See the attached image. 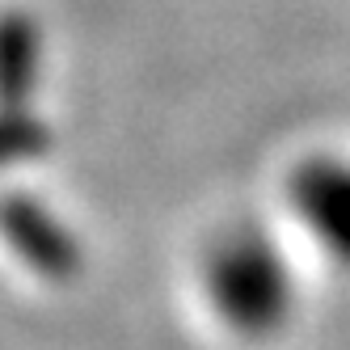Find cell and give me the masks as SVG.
Returning <instances> with one entry per match:
<instances>
[{"mask_svg": "<svg viewBox=\"0 0 350 350\" xmlns=\"http://www.w3.org/2000/svg\"><path fill=\"white\" fill-rule=\"evenodd\" d=\"M203 291L224 329L245 342H266L287 329L295 312V274L266 232H224L203 262Z\"/></svg>", "mask_w": 350, "mask_h": 350, "instance_id": "cell-1", "label": "cell"}, {"mask_svg": "<svg viewBox=\"0 0 350 350\" xmlns=\"http://www.w3.org/2000/svg\"><path fill=\"white\" fill-rule=\"evenodd\" d=\"M287 203L325 254L338 266H350V161L312 157L295 165L287 182Z\"/></svg>", "mask_w": 350, "mask_h": 350, "instance_id": "cell-2", "label": "cell"}, {"mask_svg": "<svg viewBox=\"0 0 350 350\" xmlns=\"http://www.w3.org/2000/svg\"><path fill=\"white\" fill-rule=\"evenodd\" d=\"M0 237L30 270L46 274V279H72L81 270V245L72 228L30 194L0 198Z\"/></svg>", "mask_w": 350, "mask_h": 350, "instance_id": "cell-3", "label": "cell"}, {"mask_svg": "<svg viewBox=\"0 0 350 350\" xmlns=\"http://www.w3.org/2000/svg\"><path fill=\"white\" fill-rule=\"evenodd\" d=\"M42 68V30L30 13H0V110H30Z\"/></svg>", "mask_w": 350, "mask_h": 350, "instance_id": "cell-4", "label": "cell"}, {"mask_svg": "<svg viewBox=\"0 0 350 350\" xmlns=\"http://www.w3.org/2000/svg\"><path fill=\"white\" fill-rule=\"evenodd\" d=\"M46 148H51V135L30 110H0V169L30 165Z\"/></svg>", "mask_w": 350, "mask_h": 350, "instance_id": "cell-5", "label": "cell"}]
</instances>
